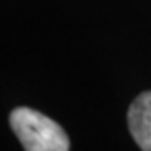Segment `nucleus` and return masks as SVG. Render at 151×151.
Masks as SVG:
<instances>
[{"label":"nucleus","instance_id":"1","mask_svg":"<svg viewBox=\"0 0 151 151\" xmlns=\"http://www.w3.org/2000/svg\"><path fill=\"white\" fill-rule=\"evenodd\" d=\"M10 128L27 151H67L70 141L54 119L30 108H15L10 113Z\"/></svg>","mask_w":151,"mask_h":151},{"label":"nucleus","instance_id":"2","mask_svg":"<svg viewBox=\"0 0 151 151\" xmlns=\"http://www.w3.org/2000/svg\"><path fill=\"white\" fill-rule=\"evenodd\" d=\"M128 128L143 151H151V91L141 92L128 109Z\"/></svg>","mask_w":151,"mask_h":151}]
</instances>
